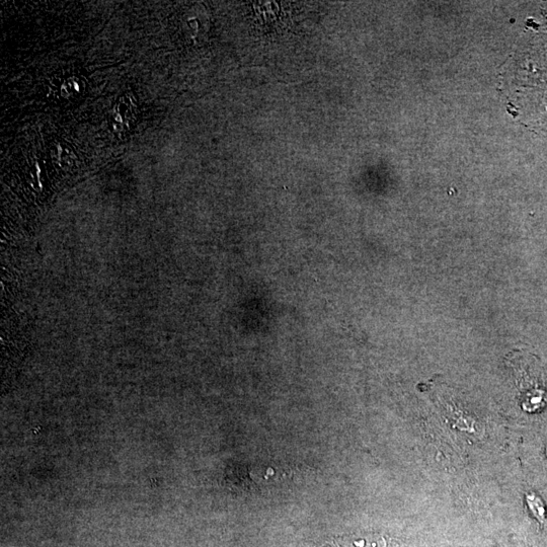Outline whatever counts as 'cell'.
<instances>
[{
  "mask_svg": "<svg viewBox=\"0 0 547 547\" xmlns=\"http://www.w3.org/2000/svg\"><path fill=\"white\" fill-rule=\"evenodd\" d=\"M528 502H529V506L530 508L532 509L534 515L541 521H543L544 519V508L541 504V501L536 498L535 495H532V496H528Z\"/></svg>",
  "mask_w": 547,
  "mask_h": 547,
  "instance_id": "1",
  "label": "cell"
}]
</instances>
